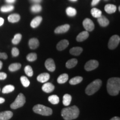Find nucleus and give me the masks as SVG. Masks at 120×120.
Masks as SVG:
<instances>
[{
  "label": "nucleus",
  "mask_w": 120,
  "mask_h": 120,
  "mask_svg": "<svg viewBox=\"0 0 120 120\" xmlns=\"http://www.w3.org/2000/svg\"><path fill=\"white\" fill-rule=\"evenodd\" d=\"M107 90L109 94L116 96L119 94L120 90V79L118 77H112L108 79Z\"/></svg>",
  "instance_id": "obj_1"
},
{
  "label": "nucleus",
  "mask_w": 120,
  "mask_h": 120,
  "mask_svg": "<svg viewBox=\"0 0 120 120\" xmlns=\"http://www.w3.org/2000/svg\"><path fill=\"white\" fill-rule=\"evenodd\" d=\"M79 111L76 106L64 108L61 111V116L64 120H72L79 116Z\"/></svg>",
  "instance_id": "obj_2"
},
{
  "label": "nucleus",
  "mask_w": 120,
  "mask_h": 120,
  "mask_svg": "<svg viewBox=\"0 0 120 120\" xmlns=\"http://www.w3.org/2000/svg\"><path fill=\"white\" fill-rule=\"evenodd\" d=\"M102 81L101 79H96L87 86L85 90V92L88 95H92L100 89Z\"/></svg>",
  "instance_id": "obj_3"
},
{
  "label": "nucleus",
  "mask_w": 120,
  "mask_h": 120,
  "mask_svg": "<svg viewBox=\"0 0 120 120\" xmlns=\"http://www.w3.org/2000/svg\"><path fill=\"white\" fill-rule=\"evenodd\" d=\"M33 111L36 113L42 116H50L52 114V110L51 108L40 104L35 105L33 107Z\"/></svg>",
  "instance_id": "obj_4"
},
{
  "label": "nucleus",
  "mask_w": 120,
  "mask_h": 120,
  "mask_svg": "<svg viewBox=\"0 0 120 120\" xmlns=\"http://www.w3.org/2000/svg\"><path fill=\"white\" fill-rule=\"evenodd\" d=\"M25 102H26V98H25V96L22 93H20L18 94L15 101L12 103H11L10 107L12 109H17L19 108L22 107L25 105Z\"/></svg>",
  "instance_id": "obj_5"
},
{
  "label": "nucleus",
  "mask_w": 120,
  "mask_h": 120,
  "mask_svg": "<svg viewBox=\"0 0 120 120\" xmlns=\"http://www.w3.org/2000/svg\"><path fill=\"white\" fill-rule=\"evenodd\" d=\"M120 41V38L118 35H113L109 39L108 47L111 49H113L117 47Z\"/></svg>",
  "instance_id": "obj_6"
},
{
  "label": "nucleus",
  "mask_w": 120,
  "mask_h": 120,
  "mask_svg": "<svg viewBox=\"0 0 120 120\" xmlns=\"http://www.w3.org/2000/svg\"><path fill=\"white\" fill-rule=\"evenodd\" d=\"M99 65V63L96 60H90L85 65V69L87 71H92V70H95L97 68Z\"/></svg>",
  "instance_id": "obj_7"
},
{
  "label": "nucleus",
  "mask_w": 120,
  "mask_h": 120,
  "mask_svg": "<svg viewBox=\"0 0 120 120\" xmlns=\"http://www.w3.org/2000/svg\"><path fill=\"white\" fill-rule=\"evenodd\" d=\"M83 26L87 31H92L94 28V22L89 19H86L83 21Z\"/></svg>",
  "instance_id": "obj_8"
},
{
  "label": "nucleus",
  "mask_w": 120,
  "mask_h": 120,
  "mask_svg": "<svg viewBox=\"0 0 120 120\" xmlns=\"http://www.w3.org/2000/svg\"><path fill=\"white\" fill-rule=\"evenodd\" d=\"M46 68L50 72H53L56 69V66H55V62L53 60L52 58H48V59L45 61V64Z\"/></svg>",
  "instance_id": "obj_9"
},
{
  "label": "nucleus",
  "mask_w": 120,
  "mask_h": 120,
  "mask_svg": "<svg viewBox=\"0 0 120 120\" xmlns=\"http://www.w3.org/2000/svg\"><path fill=\"white\" fill-rule=\"evenodd\" d=\"M55 89V86L50 82H46L42 87L43 91L46 93H51Z\"/></svg>",
  "instance_id": "obj_10"
},
{
  "label": "nucleus",
  "mask_w": 120,
  "mask_h": 120,
  "mask_svg": "<svg viewBox=\"0 0 120 120\" xmlns=\"http://www.w3.org/2000/svg\"><path fill=\"white\" fill-rule=\"evenodd\" d=\"M13 113L10 111L0 112V120H8L12 117Z\"/></svg>",
  "instance_id": "obj_11"
},
{
  "label": "nucleus",
  "mask_w": 120,
  "mask_h": 120,
  "mask_svg": "<svg viewBox=\"0 0 120 120\" xmlns=\"http://www.w3.org/2000/svg\"><path fill=\"white\" fill-rule=\"evenodd\" d=\"M70 25L68 24L58 26L55 29V34H64V33L67 32L70 29Z\"/></svg>",
  "instance_id": "obj_12"
},
{
  "label": "nucleus",
  "mask_w": 120,
  "mask_h": 120,
  "mask_svg": "<svg viewBox=\"0 0 120 120\" xmlns=\"http://www.w3.org/2000/svg\"><path fill=\"white\" fill-rule=\"evenodd\" d=\"M69 42L67 40H63L60 41L57 45V49L58 51H62L68 47Z\"/></svg>",
  "instance_id": "obj_13"
},
{
  "label": "nucleus",
  "mask_w": 120,
  "mask_h": 120,
  "mask_svg": "<svg viewBox=\"0 0 120 120\" xmlns=\"http://www.w3.org/2000/svg\"><path fill=\"white\" fill-rule=\"evenodd\" d=\"M49 75L48 73H43L39 75L37 77V79L38 81L41 83H45L47 82L49 79Z\"/></svg>",
  "instance_id": "obj_14"
},
{
  "label": "nucleus",
  "mask_w": 120,
  "mask_h": 120,
  "mask_svg": "<svg viewBox=\"0 0 120 120\" xmlns=\"http://www.w3.org/2000/svg\"><path fill=\"white\" fill-rule=\"evenodd\" d=\"M88 36H89V34H88V31H82L78 34L76 37V40L78 42H82L86 40Z\"/></svg>",
  "instance_id": "obj_15"
},
{
  "label": "nucleus",
  "mask_w": 120,
  "mask_h": 120,
  "mask_svg": "<svg viewBox=\"0 0 120 120\" xmlns=\"http://www.w3.org/2000/svg\"><path fill=\"white\" fill-rule=\"evenodd\" d=\"M39 41L37 38H31L28 42V45L31 49H37L39 46Z\"/></svg>",
  "instance_id": "obj_16"
},
{
  "label": "nucleus",
  "mask_w": 120,
  "mask_h": 120,
  "mask_svg": "<svg viewBox=\"0 0 120 120\" xmlns=\"http://www.w3.org/2000/svg\"><path fill=\"white\" fill-rule=\"evenodd\" d=\"M42 21V18L41 16H37L34 19H32V21L31 22V26L32 28H36L38 27L41 22Z\"/></svg>",
  "instance_id": "obj_17"
},
{
  "label": "nucleus",
  "mask_w": 120,
  "mask_h": 120,
  "mask_svg": "<svg viewBox=\"0 0 120 120\" xmlns=\"http://www.w3.org/2000/svg\"><path fill=\"white\" fill-rule=\"evenodd\" d=\"M98 22L99 25L102 27H106L109 24V19L105 17V16H102V15L100 17L98 18Z\"/></svg>",
  "instance_id": "obj_18"
},
{
  "label": "nucleus",
  "mask_w": 120,
  "mask_h": 120,
  "mask_svg": "<svg viewBox=\"0 0 120 120\" xmlns=\"http://www.w3.org/2000/svg\"><path fill=\"white\" fill-rule=\"evenodd\" d=\"M116 6L112 4H106L105 7V10L106 12L109 14H111L115 12L116 11Z\"/></svg>",
  "instance_id": "obj_19"
},
{
  "label": "nucleus",
  "mask_w": 120,
  "mask_h": 120,
  "mask_svg": "<svg viewBox=\"0 0 120 120\" xmlns=\"http://www.w3.org/2000/svg\"><path fill=\"white\" fill-rule=\"evenodd\" d=\"M83 51L82 48L80 47H75L70 49V53L74 56H79Z\"/></svg>",
  "instance_id": "obj_20"
},
{
  "label": "nucleus",
  "mask_w": 120,
  "mask_h": 120,
  "mask_svg": "<svg viewBox=\"0 0 120 120\" xmlns=\"http://www.w3.org/2000/svg\"><path fill=\"white\" fill-rule=\"evenodd\" d=\"M20 19V16L17 13L10 15L8 17V20L11 23H16L19 22Z\"/></svg>",
  "instance_id": "obj_21"
},
{
  "label": "nucleus",
  "mask_w": 120,
  "mask_h": 120,
  "mask_svg": "<svg viewBox=\"0 0 120 120\" xmlns=\"http://www.w3.org/2000/svg\"><path fill=\"white\" fill-rule=\"evenodd\" d=\"M72 100V96L69 94H65L63 97V104L64 106H68L70 105Z\"/></svg>",
  "instance_id": "obj_22"
},
{
  "label": "nucleus",
  "mask_w": 120,
  "mask_h": 120,
  "mask_svg": "<svg viewBox=\"0 0 120 120\" xmlns=\"http://www.w3.org/2000/svg\"><path fill=\"white\" fill-rule=\"evenodd\" d=\"M77 60L76 58H72V59L68 60L66 64V66L68 68H71L76 66L77 64Z\"/></svg>",
  "instance_id": "obj_23"
},
{
  "label": "nucleus",
  "mask_w": 120,
  "mask_h": 120,
  "mask_svg": "<svg viewBox=\"0 0 120 120\" xmlns=\"http://www.w3.org/2000/svg\"><path fill=\"white\" fill-rule=\"evenodd\" d=\"M21 67V64L19 63H14L9 66L8 70L11 72H15L19 70Z\"/></svg>",
  "instance_id": "obj_24"
},
{
  "label": "nucleus",
  "mask_w": 120,
  "mask_h": 120,
  "mask_svg": "<svg viewBox=\"0 0 120 120\" xmlns=\"http://www.w3.org/2000/svg\"><path fill=\"white\" fill-rule=\"evenodd\" d=\"M68 79V75L67 73H64L61 75L57 79V82L58 83H66Z\"/></svg>",
  "instance_id": "obj_25"
},
{
  "label": "nucleus",
  "mask_w": 120,
  "mask_h": 120,
  "mask_svg": "<svg viewBox=\"0 0 120 120\" xmlns=\"http://www.w3.org/2000/svg\"><path fill=\"white\" fill-rule=\"evenodd\" d=\"M83 80V78L81 76H76L71 79L70 80V84L72 85H75L81 82Z\"/></svg>",
  "instance_id": "obj_26"
},
{
  "label": "nucleus",
  "mask_w": 120,
  "mask_h": 120,
  "mask_svg": "<svg viewBox=\"0 0 120 120\" xmlns=\"http://www.w3.org/2000/svg\"><path fill=\"white\" fill-rule=\"evenodd\" d=\"M48 100H49V102H51L52 104L53 105L58 104L60 102L59 97H58L57 95H55V94H53V95L49 96Z\"/></svg>",
  "instance_id": "obj_27"
},
{
  "label": "nucleus",
  "mask_w": 120,
  "mask_h": 120,
  "mask_svg": "<svg viewBox=\"0 0 120 120\" xmlns=\"http://www.w3.org/2000/svg\"><path fill=\"white\" fill-rule=\"evenodd\" d=\"M15 90V87L13 85H6L3 88L2 92L3 94H9V93L13 92Z\"/></svg>",
  "instance_id": "obj_28"
},
{
  "label": "nucleus",
  "mask_w": 120,
  "mask_h": 120,
  "mask_svg": "<svg viewBox=\"0 0 120 120\" xmlns=\"http://www.w3.org/2000/svg\"><path fill=\"white\" fill-rule=\"evenodd\" d=\"M91 15L95 18H98L102 15V12L101 10H98V8H94L91 11Z\"/></svg>",
  "instance_id": "obj_29"
},
{
  "label": "nucleus",
  "mask_w": 120,
  "mask_h": 120,
  "mask_svg": "<svg viewBox=\"0 0 120 120\" xmlns=\"http://www.w3.org/2000/svg\"><path fill=\"white\" fill-rule=\"evenodd\" d=\"M20 80L21 82V83L22 84V85L25 87H27L29 86L30 84V82L27 78L25 76H22L20 78Z\"/></svg>",
  "instance_id": "obj_30"
},
{
  "label": "nucleus",
  "mask_w": 120,
  "mask_h": 120,
  "mask_svg": "<svg viewBox=\"0 0 120 120\" xmlns=\"http://www.w3.org/2000/svg\"><path fill=\"white\" fill-rule=\"evenodd\" d=\"M66 13L68 16L73 17V16H75L76 15L77 11H76V10L74 8H72V7H68L66 9Z\"/></svg>",
  "instance_id": "obj_31"
},
{
  "label": "nucleus",
  "mask_w": 120,
  "mask_h": 120,
  "mask_svg": "<svg viewBox=\"0 0 120 120\" xmlns=\"http://www.w3.org/2000/svg\"><path fill=\"white\" fill-rule=\"evenodd\" d=\"M22 38V35L19 34H15L14 38L12 40V42L14 45H17L19 43Z\"/></svg>",
  "instance_id": "obj_32"
},
{
  "label": "nucleus",
  "mask_w": 120,
  "mask_h": 120,
  "mask_svg": "<svg viewBox=\"0 0 120 120\" xmlns=\"http://www.w3.org/2000/svg\"><path fill=\"white\" fill-rule=\"evenodd\" d=\"M25 72L29 77H32L34 75V71H33L32 68L29 65L26 66L25 67Z\"/></svg>",
  "instance_id": "obj_33"
},
{
  "label": "nucleus",
  "mask_w": 120,
  "mask_h": 120,
  "mask_svg": "<svg viewBox=\"0 0 120 120\" xmlns=\"http://www.w3.org/2000/svg\"><path fill=\"white\" fill-rule=\"evenodd\" d=\"M14 9V6L12 5H7L2 6L1 8V11L2 12H7L13 10Z\"/></svg>",
  "instance_id": "obj_34"
},
{
  "label": "nucleus",
  "mask_w": 120,
  "mask_h": 120,
  "mask_svg": "<svg viewBox=\"0 0 120 120\" xmlns=\"http://www.w3.org/2000/svg\"><path fill=\"white\" fill-rule=\"evenodd\" d=\"M27 60L30 62H33V61H36L37 58V54L36 53H30L28 54L27 56Z\"/></svg>",
  "instance_id": "obj_35"
},
{
  "label": "nucleus",
  "mask_w": 120,
  "mask_h": 120,
  "mask_svg": "<svg viewBox=\"0 0 120 120\" xmlns=\"http://www.w3.org/2000/svg\"><path fill=\"white\" fill-rule=\"evenodd\" d=\"M42 10V7L41 5L38 4H34L32 7H31V11L32 12L34 13H37L40 12Z\"/></svg>",
  "instance_id": "obj_36"
},
{
  "label": "nucleus",
  "mask_w": 120,
  "mask_h": 120,
  "mask_svg": "<svg viewBox=\"0 0 120 120\" xmlns=\"http://www.w3.org/2000/svg\"><path fill=\"white\" fill-rule=\"evenodd\" d=\"M19 49L16 47H13L12 49V55L13 57H17L19 55Z\"/></svg>",
  "instance_id": "obj_37"
},
{
  "label": "nucleus",
  "mask_w": 120,
  "mask_h": 120,
  "mask_svg": "<svg viewBox=\"0 0 120 120\" xmlns=\"http://www.w3.org/2000/svg\"><path fill=\"white\" fill-rule=\"evenodd\" d=\"M7 78V74L6 73L1 72H0V80H4Z\"/></svg>",
  "instance_id": "obj_38"
},
{
  "label": "nucleus",
  "mask_w": 120,
  "mask_h": 120,
  "mask_svg": "<svg viewBox=\"0 0 120 120\" xmlns=\"http://www.w3.org/2000/svg\"><path fill=\"white\" fill-rule=\"evenodd\" d=\"M8 56H7V54L4 52H0V58H2V59L6 60Z\"/></svg>",
  "instance_id": "obj_39"
},
{
  "label": "nucleus",
  "mask_w": 120,
  "mask_h": 120,
  "mask_svg": "<svg viewBox=\"0 0 120 120\" xmlns=\"http://www.w3.org/2000/svg\"><path fill=\"white\" fill-rule=\"evenodd\" d=\"M100 0H92V2L91 3V5L94 6L96 5L98 3L100 2Z\"/></svg>",
  "instance_id": "obj_40"
},
{
  "label": "nucleus",
  "mask_w": 120,
  "mask_h": 120,
  "mask_svg": "<svg viewBox=\"0 0 120 120\" xmlns=\"http://www.w3.org/2000/svg\"><path fill=\"white\" fill-rule=\"evenodd\" d=\"M4 23V19L2 17H0V26H2Z\"/></svg>",
  "instance_id": "obj_41"
},
{
  "label": "nucleus",
  "mask_w": 120,
  "mask_h": 120,
  "mask_svg": "<svg viewBox=\"0 0 120 120\" xmlns=\"http://www.w3.org/2000/svg\"><path fill=\"white\" fill-rule=\"evenodd\" d=\"M16 0H6V2L7 3H9V4H12V3H14Z\"/></svg>",
  "instance_id": "obj_42"
},
{
  "label": "nucleus",
  "mask_w": 120,
  "mask_h": 120,
  "mask_svg": "<svg viewBox=\"0 0 120 120\" xmlns=\"http://www.w3.org/2000/svg\"><path fill=\"white\" fill-rule=\"evenodd\" d=\"M110 120H120V117H118L115 116V117H112Z\"/></svg>",
  "instance_id": "obj_43"
},
{
  "label": "nucleus",
  "mask_w": 120,
  "mask_h": 120,
  "mask_svg": "<svg viewBox=\"0 0 120 120\" xmlns=\"http://www.w3.org/2000/svg\"><path fill=\"white\" fill-rule=\"evenodd\" d=\"M4 101H5V100H4V98H2V97H0V104L4 102Z\"/></svg>",
  "instance_id": "obj_44"
},
{
  "label": "nucleus",
  "mask_w": 120,
  "mask_h": 120,
  "mask_svg": "<svg viewBox=\"0 0 120 120\" xmlns=\"http://www.w3.org/2000/svg\"><path fill=\"white\" fill-rule=\"evenodd\" d=\"M32 2H35V3H39V2H41L42 1V0H31Z\"/></svg>",
  "instance_id": "obj_45"
},
{
  "label": "nucleus",
  "mask_w": 120,
  "mask_h": 120,
  "mask_svg": "<svg viewBox=\"0 0 120 120\" xmlns=\"http://www.w3.org/2000/svg\"><path fill=\"white\" fill-rule=\"evenodd\" d=\"M2 66H3V64H2V61H0V70L2 68Z\"/></svg>",
  "instance_id": "obj_46"
},
{
  "label": "nucleus",
  "mask_w": 120,
  "mask_h": 120,
  "mask_svg": "<svg viewBox=\"0 0 120 120\" xmlns=\"http://www.w3.org/2000/svg\"><path fill=\"white\" fill-rule=\"evenodd\" d=\"M70 1H73V2H75V1H77V0H70Z\"/></svg>",
  "instance_id": "obj_47"
},
{
  "label": "nucleus",
  "mask_w": 120,
  "mask_h": 120,
  "mask_svg": "<svg viewBox=\"0 0 120 120\" xmlns=\"http://www.w3.org/2000/svg\"><path fill=\"white\" fill-rule=\"evenodd\" d=\"M106 1H107V0H106Z\"/></svg>",
  "instance_id": "obj_48"
}]
</instances>
